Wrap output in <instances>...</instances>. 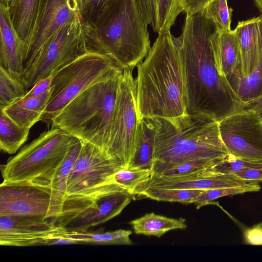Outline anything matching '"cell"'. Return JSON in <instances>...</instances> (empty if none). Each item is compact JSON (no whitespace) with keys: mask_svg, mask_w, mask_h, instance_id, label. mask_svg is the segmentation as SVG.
<instances>
[{"mask_svg":"<svg viewBox=\"0 0 262 262\" xmlns=\"http://www.w3.org/2000/svg\"><path fill=\"white\" fill-rule=\"evenodd\" d=\"M215 26L202 12L187 15L181 35L174 37L182 68L187 114L219 121L244 103L215 67L210 37Z\"/></svg>","mask_w":262,"mask_h":262,"instance_id":"1","label":"cell"},{"mask_svg":"<svg viewBox=\"0 0 262 262\" xmlns=\"http://www.w3.org/2000/svg\"><path fill=\"white\" fill-rule=\"evenodd\" d=\"M136 105L138 120L172 119L187 114L181 59L170 31L159 34L137 65Z\"/></svg>","mask_w":262,"mask_h":262,"instance_id":"2","label":"cell"},{"mask_svg":"<svg viewBox=\"0 0 262 262\" xmlns=\"http://www.w3.org/2000/svg\"><path fill=\"white\" fill-rule=\"evenodd\" d=\"M156 126L151 176L171 166L230 155L221 139L218 121L204 116L172 119L154 117Z\"/></svg>","mask_w":262,"mask_h":262,"instance_id":"3","label":"cell"},{"mask_svg":"<svg viewBox=\"0 0 262 262\" xmlns=\"http://www.w3.org/2000/svg\"><path fill=\"white\" fill-rule=\"evenodd\" d=\"M124 167L121 160L105 150L82 141L69 175L65 200L57 224L65 227L83 217L104 195L128 192L114 180L115 174Z\"/></svg>","mask_w":262,"mask_h":262,"instance_id":"4","label":"cell"},{"mask_svg":"<svg viewBox=\"0 0 262 262\" xmlns=\"http://www.w3.org/2000/svg\"><path fill=\"white\" fill-rule=\"evenodd\" d=\"M147 26L136 0H113L90 27L89 49L107 55L123 70H133L151 48Z\"/></svg>","mask_w":262,"mask_h":262,"instance_id":"5","label":"cell"},{"mask_svg":"<svg viewBox=\"0 0 262 262\" xmlns=\"http://www.w3.org/2000/svg\"><path fill=\"white\" fill-rule=\"evenodd\" d=\"M122 72L83 90L51 119L52 126L106 151Z\"/></svg>","mask_w":262,"mask_h":262,"instance_id":"6","label":"cell"},{"mask_svg":"<svg viewBox=\"0 0 262 262\" xmlns=\"http://www.w3.org/2000/svg\"><path fill=\"white\" fill-rule=\"evenodd\" d=\"M77 139L52 126L6 164L1 165L3 181H29L50 185L55 173Z\"/></svg>","mask_w":262,"mask_h":262,"instance_id":"7","label":"cell"},{"mask_svg":"<svg viewBox=\"0 0 262 262\" xmlns=\"http://www.w3.org/2000/svg\"><path fill=\"white\" fill-rule=\"evenodd\" d=\"M123 70L107 55L88 51L52 75L51 95L40 121H51L83 90Z\"/></svg>","mask_w":262,"mask_h":262,"instance_id":"8","label":"cell"},{"mask_svg":"<svg viewBox=\"0 0 262 262\" xmlns=\"http://www.w3.org/2000/svg\"><path fill=\"white\" fill-rule=\"evenodd\" d=\"M89 32L80 14L61 27L24 70L23 81L27 89L89 51Z\"/></svg>","mask_w":262,"mask_h":262,"instance_id":"9","label":"cell"},{"mask_svg":"<svg viewBox=\"0 0 262 262\" xmlns=\"http://www.w3.org/2000/svg\"><path fill=\"white\" fill-rule=\"evenodd\" d=\"M133 70L121 76L111 135L106 151L128 167L138 143L139 122L136 105V82Z\"/></svg>","mask_w":262,"mask_h":262,"instance_id":"10","label":"cell"},{"mask_svg":"<svg viewBox=\"0 0 262 262\" xmlns=\"http://www.w3.org/2000/svg\"><path fill=\"white\" fill-rule=\"evenodd\" d=\"M222 141L238 158L262 161V118L255 111L243 108L218 121Z\"/></svg>","mask_w":262,"mask_h":262,"instance_id":"11","label":"cell"},{"mask_svg":"<svg viewBox=\"0 0 262 262\" xmlns=\"http://www.w3.org/2000/svg\"><path fill=\"white\" fill-rule=\"evenodd\" d=\"M79 14L80 0H38L33 26L25 47V69L52 37Z\"/></svg>","mask_w":262,"mask_h":262,"instance_id":"12","label":"cell"},{"mask_svg":"<svg viewBox=\"0 0 262 262\" xmlns=\"http://www.w3.org/2000/svg\"><path fill=\"white\" fill-rule=\"evenodd\" d=\"M51 200L50 185L29 181H3L0 185V216L49 220Z\"/></svg>","mask_w":262,"mask_h":262,"instance_id":"13","label":"cell"},{"mask_svg":"<svg viewBox=\"0 0 262 262\" xmlns=\"http://www.w3.org/2000/svg\"><path fill=\"white\" fill-rule=\"evenodd\" d=\"M56 229L49 220L24 216H0V244L4 246L42 245Z\"/></svg>","mask_w":262,"mask_h":262,"instance_id":"14","label":"cell"},{"mask_svg":"<svg viewBox=\"0 0 262 262\" xmlns=\"http://www.w3.org/2000/svg\"><path fill=\"white\" fill-rule=\"evenodd\" d=\"M206 168L183 176L150 178L136 193L147 188L193 189L207 190L242 186L255 183L241 179L234 173L208 176L206 173Z\"/></svg>","mask_w":262,"mask_h":262,"instance_id":"15","label":"cell"},{"mask_svg":"<svg viewBox=\"0 0 262 262\" xmlns=\"http://www.w3.org/2000/svg\"><path fill=\"white\" fill-rule=\"evenodd\" d=\"M0 66L23 83V45L12 24L10 6L2 4H0Z\"/></svg>","mask_w":262,"mask_h":262,"instance_id":"16","label":"cell"},{"mask_svg":"<svg viewBox=\"0 0 262 262\" xmlns=\"http://www.w3.org/2000/svg\"><path fill=\"white\" fill-rule=\"evenodd\" d=\"M210 42L214 64L219 74L228 80L236 75L239 67L238 43L234 30L229 32L215 30Z\"/></svg>","mask_w":262,"mask_h":262,"instance_id":"17","label":"cell"},{"mask_svg":"<svg viewBox=\"0 0 262 262\" xmlns=\"http://www.w3.org/2000/svg\"><path fill=\"white\" fill-rule=\"evenodd\" d=\"M133 198V195L127 192L104 195L97 200L89 215L66 228L70 230L87 231L90 227L105 223L119 215Z\"/></svg>","mask_w":262,"mask_h":262,"instance_id":"18","label":"cell"},{"mask_svg":"<svg viewBox=\"0 0 262 262\" xmlns=\"http://www.w3.org/2000/svg\"><path fill=\"white\" fill-rule=\"evenodd\" d=\"M145 21L159 34L170 31L183 11L181 0H136Z\"/></svg>","mask_w":262,"mask_h":262,"instance_id":"19","label":"cell"},{"mask_svg":"<svg viewBox=\"0 0 262 262\" xmlns=\"http://www.w3.org/2000/svg\"><path fill=\"white\" fill-rule=\"evenodd\" d=\"M259 19L258 16L239 21L234 30L238 43L240 62L238 73L230 79L247 77L252 71L257 50Z\"/></svg>","mask_w":262,"mask_h":262,"instance_id":"20","label":"cell"},{"mask_svg":"<svg viewBox=\"0 0 262 262\" xmlns=\"http://www.w3.org/2000/svg\"><path fill=\"white\" fill-rule=\"evenodd\" d=\"M82 141L78 139L68 151L63 162L55 173L50 186L51 200L49 219L52 222L61 214L66 198L69 175L79 154Z\"/></svg>","mask_w":262,"mask_h":262,"instance_id":"21","label":"cell"},{"mask_svg":"<svg viewBox=\"0 0 262 262\" xmlns=\"http://www.w3.org/2000/svg\"><path fill=\"white\" fill-rule=\"evenodd\" d=\"M50 95L51 90L38 96L24 97L1 108L18 125L30 128L40 121Z\"/></svg>","mask_w":262,"mask_h":262,"instance_id":"22","label":"cell"},{"mask_svg":"<svg viewBox=\"0 0 262 262\" xmlns=\"http://www.w3.org/2000/svg\"><path fill=\"white\" fill-rule=\"evenodd\" d=\"M259 17L257 50L252 71L247 77L229 80L244 104L262 95V14Z\"/></svg>","mask_w":262,"mask_h":262,"instance_id":"23","label":"cell"},{"mask_svg":"<svg viewBox=\"0 0 262 262\" xmlns=\"http://www.w3.org/2000/svg\"><path fill=\"white\" fill-rule=\"evenodd\" d=\"M134 232L136 234L155 236L160 237L167 232L176 229H184L187 227L185 219L167 217L154 212L131 221Z\"/></svg>","mask_w":262,"mask_h":262,"instance_id":"24","label":"cell"},{"mask_svg":"<svg viewBox=\"0 0 262 262\" xmlns=\"http://www.w3.org/2000/svg\"><path fill=\"white\" fill-rule=\"evenodd\" d=\"M132 231L120 229L106 232H90L87 231L68 230L62 227L60 235L73 241L74 244L132 245L130 239Z\"/></svg>","mask_w":262,"mask_h":262,"instance_id":"25","label":"cell"},{"mask_svg":"<svg viewBox=\"0 0 262 262\" xmlns=\"http://www.w3.org/2000/svg\"><path fill=\"white\" fill-rule=\"evenodd\" d=\"M156 126L154 117L139 120L136 151L129 166L151 168L154 157Z\"/></svg>","mask_w":262,"mask_h":262,"instance_id":"26","label":"cell"},{"mask_svg":"<svg viewBox=\"0 0 262 262\" xmlns=\"http://www.w3.org/2000/svg\"><path fill=\"white\" fill-rule=\"evenodd\" d=\"M38 0H20L10 8V17L15 31L23 43L24 53L35 17Z\"/></svg>","mask_w":262,"mask_h":262,"instance_id":"27","label":"cell"},{"mask_svg":"<svg viewBox=\"0 0 262 262\" xmlns=\"http://www.w3.org/2000/svg\"><path fill=\"white\" fill-rule=\"evenodd\" d=\"M30 128L20 126L1 108L0 148L9 154L15 153L27 141Z\"/></svg>","mask_w":262,"mask_h":262,"instance_id":"28","label":"cell"},{"mask_svg":"<svg viewBox=\"0 0 262 262\" xmlns=\"http://www.w3.org/2000/svg\"><path fill=\"white\" fill-rule=\"evenodd\" d=\"M203 191L193 189L147 188L138 191L134 197L189 204L194 203Z\"/></svg>","mask_w":262,"mask_h":262,"instance_id":"29","label":"cell"},{"mask_svg":"<svg viewBox=\"0 0 262 262\" xmlns=\"http://www.w3.org/2000/svg\"><path fill=\"white\" fill-rule=\"evenodd\" d=\"M151 176L150 168L129 166L117 171L114 175V180L134 196L136 192L150 179Z\"/></svg>","mask_w":262,"mask_h":262,"instance_id":"30","label":"cell"},{"mask_svg":"<svg viewBox=\"0 0 262 262\" xmlns=\"http://www.w3.org/2000/svg\"><path fill=\"white\" fill-rule=\"evenodd\" d=\"M27 91L21 81L0 66L1 107H6L24 97Z\"/></svg>","mask_w":262,"mask_h":262,"instance_id":"31","label":"cell"},{"mask_svg":"<svg viewBox=\"0 0 262 262\" xmlns=\"http://www.w3.org/2000/svg\"><path fill=\"white\" fill-rule=\"evenodd\" d=\"M232 11V9L228 6L227 0H213L202 12L213 22L216 30L229 32L231 31Z\"/></svg>","mask_w":262,"mask_h":262,"instance_id":"32","label":"cell"},{"mask_svg":"<svg viewBox=\"0 0 262 262\" xmlns=\"http://www.w3.org/2000/svg\"><path fill=\"white\" fill-rule=\"evenodd\" d=\"M262 167V161L241 159L229 155L213 165L207 168L209 175L235 173L241 170Z\"/></svg>","mask_w":262,"mask_h":262,"instance_id":"33","label":"cell"},{"mask_svg":"<svg viewBox=\"0 0 262 262\" xmlns=\"http://www.w3.org/2000/svg\"><path fill=\"white\" fill-rule=\"evenodd\" d=\"M258 183L233 187L210 189L203 191L194 203L197 209L212 203L215 200L225 196L234 195L249 192L259 191L261 187Z\"/></svg>","mask_w":262,"mask_h":262,"instance_id":"34","label":"cell"},{"mask_svg":"<svg viewBox=\"0 0 262 262\" xmlns=\"http://www.w3.org/2000/svg\"><path fill=\"white\" fill-rule=\"evenodd\" d=\"M222 159H200L185 162L167 168L151 177H178L188 175L209 167Z\"/></svg>","mask_w":262,"mask_h":262,"instance_id":"35","label":"cell"},{"mask_svg":"<svg viewBox=\"0 0 262 262\" xmlns=\"http://www.w3.org/2000/svg\"><path fill=\"white\" fill-rule=\"evenodd\" d=\"M113 0H80V14L84 22L93 27Z\"/></svg>","mask_w":262,"mask_h":262,"instance_id":"36","label":"cell"},{"mask_svg":"<svg viewBox=\"0 0 262 262\" xmlns=\"http://www.w3.org/2000/svg\"><path fill=\"white\" fill-rule=\"evenodd\" d=\"M213 0H181L183 12L192 15L202 12Z\"/></svg>","mask_w":262,"mask_h":262,"instance_id":"37","label":"cell"},{"mask_svg":"<svg viewBox=\"0 0 262 262\" xmlns=\"http://www.w3.org/2000/svg\"><path fill=\"white\" fill-rule=\"evenodd\" d=\"M246 244L254 246H262V226L259 223L246 229L244 232Z\"/></svg>","mask_w":262,"mask_h":262,"instance_id":"38","label":"cell"},{"mask_svg":"<svg viewBox=\"0 0 262 262\" xmlns=\"http://www.w3.org/2000/svg\"><path fill=\"white\" fill-rule=\"evenodd\" d=\"M52 75L42 79L27 91L24 97H35L41 95L51 89Z\"/></svg>","mask_w":262,"mask_h":262,"instance_id":"39","label":"cell"},{"mask_svg":"<svg viewBox=\"0 0 262 262\" xmlns=\"http://www.w3.org/2000/svg\"><path fill=\"white\" fill-rule=\"evenodd\" d=\"M241 179L250 182H262V167L241 170L234 173Z\"/></svg>","mask_w":262,"mask_h":262,"instance_id":"40","label":"cell"},{"mask_svg":"<svg viewBox=\"0 0 262 262\" xmlns=\"http://www.w3.org/2000/svg\"><path fill=\"white\" fill-rule=\"evenodd\" d=\"M243 108L251 109L262 118V95L244 103Z\"/></svg>","mask_w":262,"mask_h":262,"instance_id":"41","label":"cell"},{"mask_svg":"<svg viewBox=\"0 0 262 262\" xmlns=\"http://www.w3.org/2000/svg\"><path fill=\"white\" fill-rule=\"evenodd\" d=\"M255 5L262 14V0H253Z\"/></svg>","mask_w":262,"mask_h":262,"instance_id":"42","label":"cell"},{"mask_svg":"<svg viewBox=\"0 0 262 262\" xmlns=\"http://www.w3.org/2000/svg\"><path fill=\"white\" fill-rule=\"evenodd\" d=\"M12 0H0V4L10 6Z\"/></svg>","mask_w":262,"mask_h":262,"instance_id":"43","label":"cell"},{"mask_svg":"<svg viewBox=\"0 0 262 262\" xmlns=\"http://www.w3.org/2000/svg\"><path fill=\"white\" fill-rule=\"evenodd\" d=\"M20 0H12L10 6V8H13L17 5Z\"/></svg>","mask_w":262,"mask_h":262,"instance_id":"44","label":"cell"},{"mask_svg":"<svg viewBox=\"0 0 262 262\" xmlns=\"http://www.w3.org/2000/svg\"><path fill=\"white\" fill-rule=\"evenodd\" d=\"M262 226V222L259 223Z\"/></svg>","mask_w":262,"mask_h":262,"instance_id":"45","label":"cell"}]
</instances>
